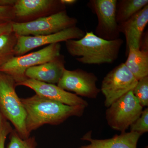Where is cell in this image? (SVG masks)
I'll return each mask as SVG.
<instances>
[{"label":"cell","instance_id":"obj_1","mask_svg":"<svg viewBox=\"0 0 148 148\" xmlns=\"http://www.w3.org/2000/svg\"><path fill=\"white\" fill-rule=\"evenodd\" d=\"M26 111V126L28 133L45 125H58L70 117L82 116L86 108L70 106L35 95L21 98Z\"/></svg>","mask_w":148,"mask_h":148},{"label":"cell","instance_id":"obj_2","mask_svg":"<svg viewBox=\"0 0 148 148\" xmlns=\"http://www.w3.org/2000/svg\"><path fill=\"white\" fill-rule=\"evenodd\" d=\"M66 49L76 60L87 65L112 64L118 58L123 40L119 38L107 40L91 32H86L79 40L65 42Z\"/></svg>","mask_w":148,"mask_h":148},{"label":"cell","instance_id":"obj_3","mask_svg":"<svg viewBox=\"0 0 148 148\" xmlns=\"http://www.w3.org/2000/svg\"><path fill=\"white\" fill-rule=\"evenodd\" d=\"M16 86L12 77L0 71V110L19 136L25 139L30 136L26 128L27 114L21 98L16 93Z\"/></svg>","mask_w":148,"mask_h":148},{"label":"cell","instance_id":"obj_4","mask_svg":"<svg viewBox=\"0 0 148 148\" xmlns=\"http://www.w3.org/2000/svg\"><path fill=\"white\" fill-rule=\"evenodd\" d=\"M78 21L66 10L24 23L12 22V31L18 36H44L56 34L76 26Z\"/></svg>","mask_w":148,"mask_h":148},{"label":"cell","instance_id":"obj_5","mask_svg":"<svg viewBox=\"0 0 148 148\" xmlns=\"http://www.w3.org/2000/svg\"><path fill=\"white\" fill-rule=\"evenodd\" d=\"M61 47L60 43H57L29 54L14 56L0 68V71L12 77L16 85L27 79L25 72L27 69L51 61L61 55Z\"/></svg>","mask_w":148,"mask_h":148},{"label":"cell","instance_id":"obj_6","mask_svg":"<svg viewBox=\"0 0 148 148\" xmlns=\"http://www.w3.org/2000/svg\"><path fill=\"white\" fill-rule=\"evenodd\" d=\"M143 108L132 90L112 103L106 112L109 126L121 132H125L142 114Z\"/></svg>","mask_w":148,"mask_h":148},{"label":"cell","instance_id":"obj_7","mask_svg":"<svg viewBox=\"0 0 148 148\" xmlns=\"http://www.w3.org/2000/svg\"><path fill=\"white\" fill-rule=\"evenodd\" d=\"M138 80L124 63L115 67L104 77L100 90L105 97L108 108L118 99L134 89Z\"/></svg>","mask_w":148,"mask_h":148},{"label":"cell","instance_id":"obj_8","mask_svg":"<svg viewBox=\"0 0 148 148\" xmlns=\"http://www.w3.org/2000/svg\"><path fill=\"white\" fill-rule=\"evenodd\" d=\"M116 0H90L88 6L96 14L98 24L95 34L107 40L119 38L120 32L117 22Z\"/></svg>","mask_w":148,"mask_h":148},{"label":"cell","instance_id":"obj_9","mask_svg":"<svg viewBox=\"0 0 148 148\" xmlns=\"http://www.w3.org/2000/svg\"><path fill=\"white\" fill-rule=\"evenodd\" d=\"M13 8L14 22L24 23L66 10V6L61 0H16Z\"/></svg>","mask_w":148,"mask_h":148},{"label":"cell","instance_id":"obj_10","mask_svg":"<svg viewBox=\"0 0 148 148\" xmlns=\"http://www.w3.org/2000/svg\"><path fill=\"white\" fill-rule=\"evenodd\" d=\"M98 77L95 74L82 69H65L57 85L66 91H72L77 95L94 99L101 91L96 86Z\"/></svg>","mask_w":148,"mask_h":148},{"label":"cell","instance_id":"obj_11","mask_svg":"<svg viewBox=\"0 0 148 148\" xmlns=\"http://www.w3.org/2000/svg\"><path fill=\"white\" fill-rule=\"evenodd\" d=\"M86 32L75 26L52 34L38 36H17L14 48V56L24 55L30 51L42 46L79 40L84 36Z\"/></svg>","mask_w":148,"mask_h":148},{"label":"cell","instance_id":"obj_12","mask_svg":"<svg viewBox=\"0 0 148 148\" xmlns=\"http://www.w3.org/2000/svg\"><path fill=\"white\" fill-rule=\"evenodd\" d=\"M34 90L36 95L52 101L70 106H83L87 107L88 103L79 96L66 91L55 84L46 83L27 79L17 84Z\"/></svg>","mask_w":148,"mask_h":148},{"label":"cell","instance_id":"obj_13","mask_svg":"<svg viewBox=\"0 0 148 148\" xmlns=\"http://www.w3.org/2000/svg\"><path fill=\"white\" fill-rule=\"evenodd\" d=\"M148 23V5L130 17L119 24V32L124 35L127 55L130 48L140 49V40Z\"/></svg>","mask_w":148,"mask_h":148},{"label":"cell","instance_id":"obj_14","mask_svg":"<svg viewBox=\"0 0 148 148\" xmlns=\"http://www.w3.org/2000/svg\"><path fill=\"white\" fill-rule=\"evenodd\" d=\"M65 57L60 55L50 61L27 69L25 76L27 79L55 84L61 78L65 68Z\"/></svg>","mask_w":148,"mask_h":148},{"label":"cell","instance_id":"obj_15","mask_svg":"<svg viewBox=\"0 0 148 148\" xmlns=\"http://www.w3.org/2000/svg\"><path fill=\"white\" fill-rule=\"evenodd\" d=\"M92 131L85 134L81 140L90 142L89 145L78 148H137V144L141 136L137 132H121L112 138L104 140L93 139L91 137Z\"/></svg>","mask_w":148,"mask_h":148},{"label":"cell","instance_id":"obj_16","mask_svg":"<svg viewBox=\"0 0 148 148\" xmlns=\"http://www.w3.org/2000/svg\"><path fill=\"white\" fill-rule=\"evenodd\" d=\"M124 64L136 79L148 76V52L130 48Z\"/></svg>","mask_w":148,"mask_h":148},{"label":"cell","instance_id":"obj_17","mask_svg":"<svg viewBox=\"0 0 148 148\" xmlns=\"http://www.w3.org/2000/svg\"><path fill=\"white\" fill-rule=\"evenodd\" d=\"M148 0H120L117 1L116 16L119 24L127 21L146 5Z\"/></svg>","mask_w":148,"mask_h":148},{"label":"cell","instance_id":"obj_18","mask_svg":"<svg viewBox=\"0 0 148 148\" xmlns=\"http://www.w3.org/2000/svg\"><path fill=\"white\" fill-rule=\"evenodd\" d=\"M17 35L13 32L0 36V68L14 57Z\"/></svg>","mask_w":148,"mask_h":148},{"label":"cell","instance_id":"obj_19","mask_svg":"<svg viewBox=\"0 0 148 148\" xmlns=\"http://www.w3.org/2000/svg\"><path fill=\"white\" fill-rule=\"evenodd\" d=\"M10 142L7 148H36L37 143L34 136L23 139L15 130L9 134Z\"/></svg>","mask_w":148,"mask_h":148},{"label":"cell","instance_id":"obj_20","mask_svg":"<svg viewBox=\"0 0 148 148\" xmlns=\"http://www.w3.org/2000/svg\"><path fill=\"white\" fill-rule=\"evenodd\" d=\"M132 92L143 108L148 106V76L138 80Z\"/></svg>","mask_w":148,"mask_h":148},{"label":"cell","instance_id":"obj_21","mask_svg":"<svg viewBox=\"0 0 148 148\" xmlns=\"http://www.w3.org/2000/svg\"><path fill=\"white\" fill-rule=\"evenodd\" d=\"M130 131L142 135L148 131V108L143 110L140 116L130 126Z\"/></svg>","mask_w":148,"mask_h":148},{"label":"cell","instance_id":"obj_22","mask_svg":"<svg viewBox=\"0 0 148 148\" xmlns=\"http://www.w3.org/2000/svg\"><path fill=\"white\" fill-rule=\"evenodd\" d=\"M0 19L10 22L14 21L13 6H0Z\"/></svg>","mask_w":148,"mask_h":148},{"label":"cell","instance_id":"obj_23","mask_svg":"<svg viewBox=\"0 0 148 148\" xmlns=\"http://www.w3.org/2000/svg\"><path fill=\"white\" fill-rule=\"evenodd\" d=\"M13 130L8 121L5 122L0 129V148H5L6 140L8 135Z\"/></svg>","mask_w":148,"mask_h":148},{"label":"cell","instance_id":"obj_24","mask_svg":"<svg viewBox=\"0 0 148 148\" xmlns=\"http://www.w3.org/2000/svg\"><path fill=\"white\" fill-rule=\"evenodd\" d=\"M12 32V22L0 19V36Z\"/></svg>","mask_w":148,"mask_h":148},{"label":"cell","instance_id":"obj_25","mask_svg":"<svg viewBox=\"0 0 148 148\" xmlns=\"http://www.w3.org/2000/svg\"><path fill=\"white\" fill-rule=\"evenodd\" d=\"M148 32L144 33L141 40L140 45V50L143 51L148 52Z\"/></svg>","mask_w":148,"mask_h":148},{"label":"cell","instance_id":"obj_26","mask_svg":"<svg viewBox=\"0 0 148 148\" xmlns=\"http://www.w3.org/2000/svg\"><path fill=\"white\" fill-rule=\"evenodd\" d=\"M61 1L65 6L73 5L77 2L76 0H61Z\"/></svg>","mask_w":148,"mask_h":148},{"label":"cell","instance_id":"obj_27","mask_svg":"<svg viewBox=\"0 0 148 148\" xmlns=\"http://www.w3.org/2000/svg\"><path fill=\"white\" fill-rule=\"evenodd\" d=\"M6 121H7V120L3 115L1 112V110H0V129L2 128V127H3V125Z\"/></svg>","mask_w":148,"mask_h":148}]
</instances>
